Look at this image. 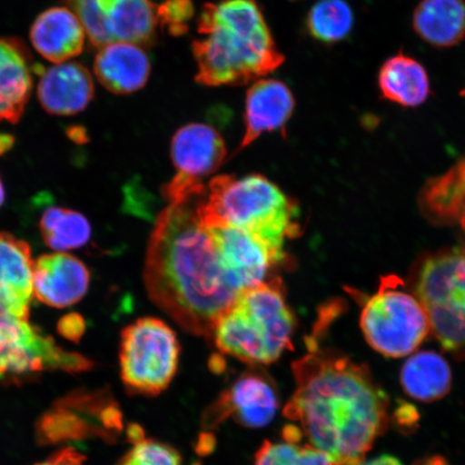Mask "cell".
<instances>
[{
	"mask_svg": "<svg viewBox=\"0 0 465 465\" xmlns=\"http://www.w3.org/2000/svg\"><path fill=\"white\" fill-rule=\"evenodd\" d=\"M317 345L310 340L292 363L295 391L283 415L300 441L336 465H360L387 431L391 401L368 366Z\"/></svg>",
	"mask_w": 465,
	"mask_h": 465,
	"instance_id": "6da1fadb",
	"label": "cell"
},
{
	"mask_svg": "<svg viewBox=\"0 0 465 465\" xmlns=\"http://www.w3.org/2000/svg\"><path fill=\"white\" fill-rule=\"evenodd\" d=\"M202 195L170 203L156 218L144 282L151 301L180 328L209 341L238 292L230 286L212 232L197 213Z\"/></svg>",
	"mask_w": 465,
	"mask_h": 465,
	"instance_id": "7a4b0ae2",
	"label": "cell"
},
{
	"mask_svg": "<svg viewBox=\"0 0 465 465\" xmlns=\"http://www.w3.org/2000/svg\"><path fill=\"white\" fill-rule=\"evenodd\" d=\"M197 32L203 38L193 43V54L201 84H247L274 72L284 61L253 0L206 4Z\"/></svg>",
	"mask_w": 465,
	"mask_h": 465,
	"instance_id": "3957f363",
	"label": "cell"
},
{
	"mask_svg": "<svg viewBox=\"0 0 465 465\" xmlns=\"http://www.w3.org/2000/svg\"><path fill=\"white\" fill-rule=\"evenodd\" d=\"M295 317L281 279L243 289L214 325L217 351L250 368L274 363L292 349Z\"/></svg>",
	"mask_w": 465,
	"mask_h": 465,
	"instance_id": "277c9868",
	"label": "cell"
},
{
	"mask_svg": "<svg viewBox=\"0 0 465 465\" xmlns=\"http://www.w3.org/2000/svg\"><path fill=\"white\" fill-rule=\"evenodd\" d=\"M196 211L208 229L235 226L282 253L287 238L298 232L293 203L260 174L242 179L230 174L213 178L197 202Z\"/></svg>",
	"mask_w": 465,
	"mask_h": 465,
	"instance_id": "5b68a950",
	"label": "cell"
},
{
	"mask_svg": "<svg viewBox=\"0 0 465 465\" xmlns=\"http://www.w3.org/2000/svg\"><path fill=\"white\" fill-rule=\"evenodd\" d=\"M409 288L426 311L430 329L444 351L465 359V245L424 254Z\"/></svg>",
	"mask_w": 465,
	"mask_h": 465,
	"instance_id": "8992f818",
	"label": "cell"
},
{
	"mask_svg": "<svg viewBox=\"0 0 465 465\" xmlns=\"http://www.w3.org/2000/svg\"><path fill=\"white\" fill-rule=\"evenodd\" d=\"M361 302L362 333L368 344L382 356H409L431 333L420 300L398 276L381 278L376 292Z\"/></svg>",
	"mask_w": 465,
	"mask_h": 465,
	"instance_id": "52a82bcc",
	"label": "cell"
},
{
	"mask_svg": "<svg viewBox=\"0 0 465 465\" xmlns=\"http://www.w3.org/2000/svg\"><path fill=\"white\" fill-rule=\"evenodd\" d=\"M179 357L177 335L160 319L141 318L122 331L121 378L131 394L164 391L177 374Z\"/></svg>",
	"mask_w": 465,
	"mask_h": 465,
	"instance_id": "ba28073f",
	"label": "cell"
},
{
	"mask_svg": "<svg viewBox=\"0 0 465 465\" xmlns=\"http://www.w3.org/2000/svg\"><path fill=\"white\" fill-rule=\"evenodd\" d=\"M93 365L83 354L64 351L52 337L0 303V382L25 381L46 371L80 373Z\"/></svg>",
	"mask_w": 465,
	"mask_h": 465,
	"instance_id": "9c48e42d",
	"label": "cell"
},
{
	"mask_svg": "<svg viewBox=\"0 0 465 465\" xmlns=\"http://www.w3.org/2000/svg\"><path fill=\"white\" fill-rule=\"evenodd\" d=\"M122 432V414L112 395L98 391H74L45 412L36 424L40 445L100 438L114 441Z\"/></svg>",
	"mask_w": 465,
	"mask_h": 465,
	"instance_id": "30bf717a",
	"label": "cell"
},
{
	"mask_svg": "<svg viewBox=\"0 0 465 465\" xmlns=\"http://www.w3.org/2000/svg\"><path fill=\"white\" fill-rule=\"evenodd\" d=\"M83 23L90 43L102 48L113 43L147 45L159 25L151 0H65Z\"/></svg>",
	"mask_w": 465,
	"mask_h": 465,
	"instance_id": "8fae6325",
	"label": "cell"
},
{
	"mask_svg": "<svg viewBox=\"0 0 465 465\" xmlns=\"http://www.w3.org/2000/svg\"><path fill=\"white\" fill-rule=\"evenodd\" d=\"M171 151L177 173L164 191L168 203L205 193L207 184L203 179L216 173L228 155L223 136L203 124H190L179 129L173 137Z\"/></svg>",
	"mask_w": 465,
	"mask_h": 465,
	"instance_id": "7c38bea8",
	"label": "cell"
},
{
	"mask_svg": "<svg viewBox=\"0 0 465 465\" xmlns=\"http://www.w3.org/2000/svg\"><path fill=\"white\" fill-rule=\"evenodd\" d=\"M278 407L277 389L272 378L260 368H252L208 407L202 427L209 431L231 418L249 429L263 428L274 420Z\"/></svg>",
	"mask_w": 465,
	"mask_h": 465,
	"instance_id": "4fadbf2b",
	"label": "cell"
},
{
	"mask_svg": "<svg viewBox=\"0 0 465 465\" xmlns=\"http://www.w3.org/2000/svg\"><path fill=\"white\" fill-rule=\"evenodd\" d=\"M209 231L224 275L238 293L265 282L271 267L283 260L282 252L252 232L231 225L217 226Z\"/></svg>",
	"mask_w": 465,
	"mask_h": 465,
	"instance_id": "5bb4252c",
	"label": "cell"
},
{
	"mask_svg": "<svg viewBox=\"0 0 465 465\" xmlns=\"http://www.w3.org/2000/svg\"><path fill=\"white\" fill-rule=\"evenodd\" d=\"M89 284V270L73 255L45 254L34 265V294L45 305L64 308L78 303Z\"/></svg>",
	"mask_w": 465,
	"mask_h": 465,
	"instance_id": "9a60e30c",
	"label": "cell"
},
{
	"mask_svg": "<svg viewBox=\"0 0 465 465\" xmlns=\"http://www.w3.org/2000/svg\"><path fill=\"white\" fill-rule=\"evenodd\" d=\"M295 100L289 87L275 79L255 81L247 92L245 135L236 153L248 147L266 132L283 130L292 116ZM235 153V154H236Z\"/></svg>",
	"mask_w": 465,
	"mask_h": 465,
	"instance_id": "2e32d148",
	"label": "cell"
},
{
	"mask_svg": "<svg viewBox=\"0 0 465 465\" xmlns=\"http://www.w3.org/2000/svg\"><path fill=\"white\" fill-rule=\"evenodd\" d=\"M94 96L89 71L80 63L55 64L38 84V98L46 113L73 115L84 112Z\"/></svg>",
	"mask_w": 465,
	"mask_h": 465,
	"instance_id": "e0dca14e",
	"label": "cell"
},
{
	"mask_svg": "<svg viewBox=\"0 0 465 465\" xmlns=\"http://www.w3.org/2000/svg\"><path fill=\"white\" fill-rule=\"evenodd\" d=\"M34 265L27 243L0 232V303L27 320L34 294Z\"/></svg>",
	"mask_w": 465,
	"mask_h": 465,
	"instance_id": "ac0fdd59",
	"label": "cell"
},
{
	"mask_svg": "<svg viewBox=\"0 0 465 465\" xmlns=\"http://www.w3.org/2000/svg\"><path fill=\"white\" fill-rule=\"evenodd\" d=\"M31 54L15 38H0V124L20 121L33 89Z\"/></svg>",
	"mask_w": 465,
	"mask_h": 465,
	"instance_id": "d6986e66",
	"label": "cell"
},
{
	"mask_svg": "<svg viewBox=\"0 0 465 465\" xmlns=\"http://www.w3.org/2000/svg\"><path fill=\"white\" fill-rule=\"evenodd\" d=\"M151 72L150 60L142 45L113 43L102 46L94 61L100 84L114 94L124 95L143 89Z\"/></svg>",
	"mask_w": 465,
	"mask_h": 465,
	"instance_id": "ffe728a7",
	"label": "cell"
},
{
	"mask_svg": "<svg viewBox=\"0 0 465 465\" xmlns=\"http://www.w3.org/2000/svg\"><path fill=\"white\" fill-rule=\"evenodd\" d=\"M86 37L83 23L69 8L45 10L31 29L34 48L54 64L65 63L79 55Z\"/></svg>",
	"mask_w": 465,
	"mask_h": 465,
	"instance_id": "44dd1931",
	"label": "cell"
},
{
	"mask_svg": "<svg viewBox=\"0 0 465 465\" xmlns=\"http://www.w3.org/2000/svg\"><path fill=\"white\" fill-rule=\"evenodd\" d=\"M412 27L424 43L450 48L465 38V0H421Z\"/></svg>",
	"mask_w": 465,
	"mask_h": 465,
	"instance_id": "7402d4cb",
	"label": "cell"
},
{
	"mask_svg": "<svg viewBox=\"0 0 465 465\" xmlns=\"http://www.w3.org/2000/svg\"><path fill=\"white\" fill-rule=\"evenodd\" d=\"M378 85L383 98L403 107H417L430 96V80L422 64L399 54L382 64Z\"/></svg>",
	"mask_w": 465,
	"mask_h": 465,
	"instance_id": "603a6c76",
	"label": "cell"
},
{
	"mask_svg": "<svg viewBox=\"0 0 465 465\" xmlns=\"http://www.w3.org/2000/svg\"><path fill=\"white\" fill-rule=\"evenodd\" d=\"M400 382L411 399L424 403L435 402L450 391L451 369L441 354L432 351H420L403 364Z\"/></svg>",
	"mask_w": 465,
	"mask_h": 465,
	"instance_id": "cb8c5ba5",
	"label": "cell"
},
{
	"mask_svg": "<svg viewBox=\"0 0 465 465\" xmlns=\"http://www.w3.org/2000/svg\"><path fill=\"white\" fill-rule=\"evenodd\" d=\"M421 202L424 212L438 223L465 225V159L430 183Z\"/></svg>",
	"mask_w": 465,
	"mask_h": 465,
	"instance_id": "d4e9b609",
	"label": "cell"
},
{
	"mask_svg": "<svg viewBox=\"0 0 465 465\" xmlns=\"http://www.w3.org/2000/svg\"><path fill=\"white\" fill-rule=\"evenodd\" d=\"M40 231L45 245L56 252L84 247L92 234L90 223L84 214L63 207L45 209Z\"/></svg>",
	"mask_w": 465,
	"mask_h": 465,
	"instance_id": "484cf974",
	"label": "cell"
},
{
	"mask_svg": "<svg viewBox=\"0 0 465 465\" xmlns=\"http://www.w3.org/2000/svg\"><path fill=\"white\" fill-rule=\"evenodd\" d=\"M353 13L345 0H319L308 14L307 28L323 44H336L352 31Z\"/></svg>",
	"mask_w": 465,
	"mask_h": 465,
	"instance_id": "4316f807",
	"label": "cell"
},
{
	"mask_svg": "<svg viewBox=\"0 0 465 465\" xmlns=\"http://www.w3.org/2000/svg\"><path fill=\"white\" fill-rule=\"evenodd\" d=\"M253 465H336L315 447L282 440L264 441L255 453Z\"/></svg>",
	"mask_w": 465,
	"mask_h": 465,
	"instance_id": "83f0119b",
	"label": "cell"
},
{
	"mask_svg": "<svg viewBox=\"0 0 465 465\" xmlns=\"http://www.w3.org/2000/svg\"><path fill=\"white\" fill-rule=\"evenodd\" d=\"M132 449L115 465H183L173 447L158 440L139 438L131 440Z\"/></svg>",
	"mask_w": 465,
	"mask_h": 465,
	"instance_id": "f1b7e54d",
	"label": "cell"
},
{
	"mask_svg": "<svg viewBox=\"0 0 465 465\" xmlns=\"http://www.w3.org/2000/svg\"><path fill=\"white\" fill-rule=\"evenodd\" d=\"M194 15L191 0H166L158 7L159 22L167 26L173 35L187 32V22Z\"/></svg>",
	"mask_w": 465,
	"mask_h": 465,
	"instance_id": "f546056e",
	"label": "cell"
},
{
	"mask_svg": "<svg viewBox=\"0 0 465 465\" xmlns=\"http://www.w3.org/2000/svg\"><path fill=\"white\" fill-rule=\"evenodd\" d=\"M85 322L78 313L63 317L57 324V331L63 337L72 341H79L85 332Z\"/></svg>",
	"mask_w": 465,
	"mask_h": 465,
	"instance_id": "4dcf8cb0",
	"label": "cell"
},
{
	"mask_svg": "<svg viewBox=\"0 0 465 465\" xmlns=\"http://www.w3.org/2000/svg\"><path fill=\"white\" fill-rule=\"evenodd\" d=\"M85 459L80 451L67 447V449L57 450L46 460L34 465H84Z\"/></svg>",
	"mask_w": 465,
	"mask_h": 465,
	"instance_id": "1f68e13d",
	"label": "cell"
},
{
	"mask_svg": "<svg viewBox=\"0 0 465 465\" xmlns=\"http://www.w3.org/2000/svg\"><path fill=\"white\" fill-rule=\"evenodd\" d=\"M360 465H404L397 457L391 455L378 456L371 460L363 461ZM414 465H450L449 461L441 456L424 457L417 460Z\"/></svg>",
	"mask_w": 465,
	"mask_h": 465,
	"instance_id": "d6a6232c",
	"label": "cell"
},
{
	"mask_svg": "<svg viewBox=\"0 0 465 465\" xmlns=\"http://www.w3.org/2000/svg\"><path fill=\"white\" fill-rule=\"evenodd\" d=\"M418 418H420V415H418L415 407L405 403L401 404L392 415L393 422L403 430L414 428V424L418 422Z\"/></svg>",
	"mask_w": 465,
	"mask_h": 465,
	"instance_id": "836d02e7",
	"label": "cell"
},
{
	"mask_svg": "<svg viewBox=\"0 0 465 465\" xmlns=\"http://www.w3.org/2000/svg\"><path fill=\"white\" fill-rule=\"evenodd\" d=\"M15 137L9 134H0V155L8 153L14 147Z\"/></svg>",
	"mask_w": 465,
	"mask_h": 465,
	"instance_id": "e575fe53",
	"label": "cell"
},
{
	"mask_svg": "<svg viewBox=\"0 0 465 465\" xmlns=\"http://www.w3.org/2000/svg\"><path fill=\"white\" fill-rule=\"evenodd\" d=\"M68 135L75 143H85L86 142V132L83 127H71L68 131Z\"/></svg>",
	"mask_w": 465,
	"mask_h": 465,
	"instance_id": "d590c367",
	"label": "cell"
},
{
	"mask_svg": "<svg viewBox=\"0 0 465 465\" xmlns=\"http://www.w3.org/2000/svg\"><path fill=\"white\" fill-rule=\"evenodd\" d=\"M5 201V189L2 179H0V207L3 206Z\"/></svg>",
	"mask_w": 465,
	"mask_h": 465,
	"instance_id": "8d00e7d4",
	"label": "cell"
},
{
	"mask_svg": "<svg viewBox=\"0 0 465 465\" xmlns=\"http://www.w3.org/2000/svg\"><path fill=\"white\" fill-rule=\"evenodd\" d=\"M461 96H463L465 98V87H464L463 91L461 92Z\"/></svg>",
	"mask_w": 465,
	"mask_h": 465,
	"instance_id": "74e56055",
	"label": "cell"
}]
</instances>
